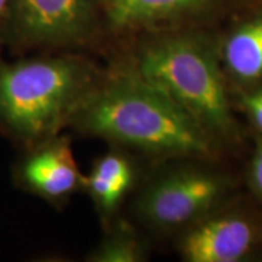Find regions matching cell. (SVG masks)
Instances as JSON below:
<instances>
[{"label":"cell","mask_w":262,"mask_h":262,"mask_svg":"<svg viewBox=\"0 0 262 262\" xmlns=\"http://www.w3.org/2000/svg\"><path fill=\"white\" fill-rule=\"evenodd\" d=\"M70 122L89 135L157 155L208 156L214 149V137L136 74L94 83Z\"/></svg>","instance_id":"obj_1"},{"label":"cell","mask_w":262,"mask_h":262,"mask_svg":"<svg viewBox=\"0 0 262 262\" xmlns=\"http://www.w3.org/2000/svg\"><path fill=\"white\" fill-rule=\"evenodd\" d=\"M93 84L78 58L0 60V125L28 146L56 136Z\"/></svg>","instance_id":"obj_2"},{"label":"cell","mask_w":262,"mask_h":262,"mask_svg":"<svg viewBox=\"0 0 262 262\" xmlns=\"http://www.w3.org/2000/svg\"><path fill=\"white\" fill-rule=\"evenodd\" d=\"M137 77L159 89L211 137L234 135V120L217 58L195 35H175L147 45L137 58Z\"/></svg>","instance_id":"obj_3"},{"label":"cell","mask_w":262,"mask_h":262,"mask_svg":"<svg viewBox=\"0 0 262 262\" xmlns=\"http://www.w3.org/2000/svg\"><path fill=\"white\" fill-rule=\"evenodd\" d=\"M94 25L91 0H9L4 39L18 47L79 41Z\"/></svg>","instance_id":"obj_4"},{"label":"cell","mask_w":262,"mask_h":262,"mask_svg":"<svg viewBox=\"0 0 262 262\" xmlns=\"http://www.w3.org/2000/svg\"><path fill=\"white\" fill-rule=\"evenodd\" d=\"M225 192L224 179L214 173L173 172L146 189L137 210L150 225L175 228L201 220L220 202Z\"/></svg>","instance_id":"obj_5"},{"label":"cell","mask_w":262,"mask_h":262,"mask_svg":"<svg viewBox=\"0 0 262 262\" xmlns=\"http://www.w3.org/2000/svg\"><path fill=\"white\" fill-rule=\"evenodd\" d=\"M16 169L22 188L50 202H60L84 187L81 175L66 137L52 136L31 146Z\"/></svg>","instance_id":"obj_6"},{"label":"cell","mask_w":262,"mask_h":262,"mask_svg":"<svg viewBox=\"0 0 262 262\" xmlns=\"http://www.w3.org/2000/svg\"><path fill=\"white\" fill-rule=\"evenodd\" d=\"M193 225L180 244L182 257L188 262H238L256 241L253 222L237 212L201 219Z\"/></svg>","instance_id":"obj_7"},{"label":"cell","mask_w":262,"mask_h":262,"mask_svg":"<svg viewBox=\"0 0 262 262\" xmlns=\"http://www.w3.org/2000/svg\"><path fill=\"white\" fill-rule=\"evenodd\" d=\"M114 27L127 28L202 11L211 0H102Z\"/></svg>","instance_id":"obj_8"},{"label":"cell","mask_w":262,"mask_h":262,"mask_svg":"<svg viewBox=\"0 0 262 262\" xmlns=\"http://www.w3.org/2000/svg\"><path fill=\"white\" fill-rule=\"evenodd\" d=\"M134 180L129 160L118 153H108L95 162L84 187L103 216L112 215L129 191Z\"/></svg>","instance_id":"obj_9"},{"label":"cell","mask_w":262,"mask_h":262,"mask_svg":"<svg viewBox=\"0 0 262 262\" xmlns=\"http://www.w3.org/2000/svg\"><path fill=\"white\" fill-rule=\"evenodd\" d=\"M222 57L235 79L262 80V15L238 26L226 39Z\"/></svg>","instance_id":"obj_10"},{"label":"cell","mask_w":262,"mask_h":262,"mask_svg":"<svg viewBox=\"0 0 262 262\" xmlns=\"http://www.w3.org/2000/svg\"><path fill=\"white\" fill-rule=\"evenodd\" d=\"M146 257L145 248L125 225L114 229L90 256L96 262H140Z\"/></svg>","instance_id":"obj_11"},{"label":"cell","mask_w":262,"mask_h":262,"mask_svg":"<svg viewBox=\"0 0 262 262\" xmlns=\"http://www.w3.org/2000/svg\"><path fill=\"white\" fill-rule=\"evenodd\" d=\"M242 103L255 125L262 131V90L244 95Z\"/></svg>","instance_id":"obj_12"},{"label":"cell","mask_w":262,"mask_h":262,"mask_svg":"<svg viewBox=\"0 0 262 262\" xmlns=\"http://www.w3.org/2000/svg\"><path fill=\"white\" fill-rule=\"evenodd\" d=\"M251 181H253L254 188L262 196V141L258 143L256 152L251 163Z\"/></svg>","instance_id":"obj_13"},{"label":"cell","mask_w":262,"mask_h":262,"mask_svg":"<svg viewBox=\"0 0 262 262\" xmlns=\"http://www.w3.org/2000/svg\"><path fill=\"white\" fill-rule=\"evenodd\" d=\"M9 0H0V47L3 42V32H4V24L6 17V11H8Z\"/></svg>","instance_id":"obj_14"}]
</instances>
